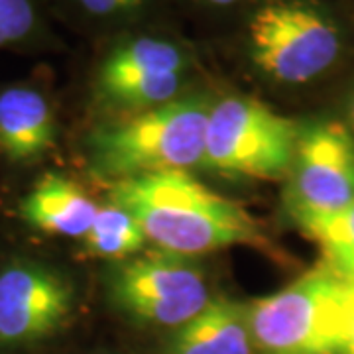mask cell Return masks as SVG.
<instances>
[{"label": "cell", "instance_id": "cell-1", "mask_svg": "<svg viewBox=\"0 0 354 354\" xmlns=\"http://www.w3.org/2000/svg\"><path fill=\"white\" fill-rule=\"evenodd\" d=\"M111 201L138 221L160 252L183 258L228 246H262L264 232L239 203L207 189L187 171H162L116 181Z\"/></svg>", "mask_w": 354, "mask_h": 354}, {"label": "cell", "instance_id": "cell-2", "mask_svg": "<svg viewBox=\"0 0 354 354\" xmlns=\"http://www.w3.org/2000/svg\"><path fill=\"white\" fill-rule=\"evenodd\" d=\"M209 111L203 99H176L99 127L87 142L91 169L116 183L203 165Z\"/></svg>", "mask_w": 354, "mask_h": 354}, {"label": "cell", "instance_id": "cell-3", "mask_svg": "<svg viewBox=\"0 0 354 354\" xmlns=\"http://www.w3.org/2000/svg\"><path fill=\"white\" fill-rule=\"evenodd\" d=\"M353 286L325 264L248 304L256 354H344Z\"/></svg>", "mask_w": 354, "mask_h": 354}, {"label": "cell", "instance_id": "cell-4", "mask_svg": "<svg viewBox=\"0 0 354 354\" xmlns=\"http://www.w3.org/2000/svg\"><path fill=\"white\" fill-rule=\"evenodd\" d=\"M283 193L293 223L317 239L354 205V134L335 122L299 128Z\"/></svg>", "mask_w": 354, "mask_h": 354}, {"label": "cell", "instance_id": "cell-5", "mask_svg": "<svg viewBox=\"0 0 354 354\" xmlns=\"http://www.w3.org/2000/svg\"><path fill=\"white\" fill-rule=\"evenodd\" d=\"M299 127L248 97L211 104L203 165L227 176L279 179L288 176Z\"/></svg>", "mask_w": 354, "mask_h": 354}, {"label": "cell", "instance_id": "cell-6", "mask_svg": "<svg viewBox=\"0 0 354 354\" xmlns=\"http://www.w3.org/2000/svg\"><path fill=\"white\" fill-rule=\"evenodd\" d=\"M250 55L278 83L299 85L323 75L339 57L337 26L304 0H272L252 16Z\"/></svg>", "mask_w": 354, "mask_h": 354}, {"label": "cell", "instance_id": "cell-7", "mask_svg": "<svg viewBox=\"0 0 354 354\" xmlns=\"http://www.w3.org/2000/svg\"><path fill=\"white\" fill-rule=\"evenodd\" d=\"M111 304L140 325L177 329L211 304L201 268L189 258L158 252L114 266L109 281Z\"/></svg>", "mask_w": 354, "mask_h": 354}, {"label": "cell", "instance_id": "cell-8", "mask_svg": "<svg viewBox=\"0 0 354 354\" xmlns=\"http://www.w3.org/2000/svg\"><path fill=\"white\" fill-rule=\"evenodd\" d=\"M75 288L55 268L14 260L0 270V348L46 341L69 323Z\"/></svg>", "mask_w": 354, "mask_h": 354}, {"label": "cell", "instance_id": "cell-9", "mask_svg": "<svg viewBox=\"0 0 354 354\" xmlns=\"http://www.w3.org/2000/svg\"><path fill=\"white\" fill-rule=\"evenodd\" d=\"M185 57L177 46L153 38L128 41L99 71L102 99L128 111H148L176 101L183 87Z\"/></svg>", "mask_w": 354, "mask_h": 354}, {"label": "cell", "instance_id": "cell-10", "mask_svg": "<svg viewBox=\"0 0 354 354\" xmlns=\"http://www.w3.org/2000/svg\"><path fill=\"white\" fill-rule=\"evenodd\" d=\"M55 113L50 97L34 85L0 91V156L14 165L41 160L55 144Z\"/></svg>", "mask_w": 354, "mask_h": 354}, {"label": "cell", "instance_id": "cell-11", "mask_svg": "<svg viewBox=\"0 0 354 354\" xmlns=\"http://www.w3.org/2000/svg\"><path fill=\"white\" fill-rule=\"evenodd\" d=\"M99 207L73 179L62 174H46L20 203V216L28 227L39 232L83 241Z\"/></svg>", "mask_w": 354, "mask_h": 354}, {"label": "cell", "instance_id": "cell-12", "mask_svg": "<svg viewBox=\"0 0 354 354\" xmlns=\"http://www.w3.org/2000/svg\"><path fill=\"white\" fill-rule=\"evenodd\" d=\"M165 354H256L248 304L211 299L199 315L174 329Z\"/></svg>", "mask_w": 354, "mask_h": 354}, {"label": "cell", "instance_id": "cell-13", "mask_svg": "<svg viewBox=\"0 0 354 354\" xmlns=\"http://www.w3.org/2000/svg\"><path fill=\"white\" fill-rule=\"evenodd\" d=\"M81 244L83 252L91 258L127 260L146 244V234L124 207L109 201L99 207V213Z\"/></svg>", "mask_w": 354, "mask_h": 354}, {"label": "cell", "instance_id": "cell-14", "mask_svg": "<svg viewBox=\"0 0 354 354\" xmlns=\"http://www.w3.org/2000/svg\"><path fill=\"white\" fill-rule=\"evenodd\" d=\"M315 241L323 248V264L354 288V205L335 218Z\"/></svg>", "mask_w": 354, "mask_h": 354}, {"label": "cell", "instance_id": "cell-15", "mask_svg": "<svg viewBox=\"0 0 354 354\" xmlns=\"http://www.w3.org/2000/svg\"><path fill=\"white\" fill-rule=\"evenodd\" d=\"M39 24L36 0H0V48L24 44Z\"/></svg>", "mask_w": 354, "mask_h": 354}, {"label": "cell", "instance_id": "cell-16", "mask_svg": "<svg viewBox=\"0 0 354 354\" xmlns=\"http://www.w3.org/2000/svg\"><path fill=\"white\" fill-rule=\"evenodd\" d=\"M75 2L85 12L95 14V16H109V14L132 10L142 0H75Z\"/></svg>", "mask_w": 354, "mask_h": 354}, {"label": "cell", "instance_id": "cell-17", "mask_svg": "<svg viewBox=\"0 0 354 354\" xmlns=\"http://www.w3.org/2000/svg\"><path fill=\"white\" fill-rule=\"evenodd\" d=\"M344 354H354V288L351 291L346 309V329H344Z\"/></svg>", "mask_w": 354, "mask_h": 354}, {"label": "cell", "instance_id": "cell-18", "mask_svg": "<svg viewBox=\"0 0 354 354\" xmlns=\"http://www.w3.org/2000/svg\"><path fill=\"white\" fill-rule=\"evenodd\" d=\"M211 4H218V6H223V4H232V2H236V0H209Z\"/></svg>", "mask_w": 354, "mask_h": 354}, {"label": "cell", "instance_id": "cell-19", "mask_svg": "<svg viewBox=\"0 0 354 354\" xmlns=\"http://www.w3.org/2000/svg\"><path fill=\"white\" fill-rule=\"evenodd\" d=\"M351 127H353V134H354V99H353V102H351Z\"/></svg>", "mask_w": 354, "mask_h": 354}]
</instances>
